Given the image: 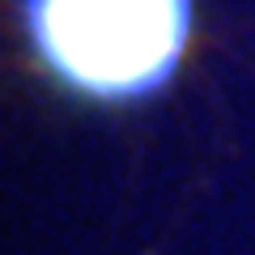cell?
Here are the masks:
<instances>
[{
  "label": "cell",
  "instance_id": "1",
  "mask_svg": "<svg viewBox=\"0 0 255 255\" xmlns=\"http://www.w3.org/2000/svg\"><path fill=\"white\" fill-rule=\"evenodd\" d=\"M38 64L77 98L136 102L174 77L191 0H21Z\"/></svg>",
  "mask_w": 255,
  "mask_h": 255
}]
</instances>
